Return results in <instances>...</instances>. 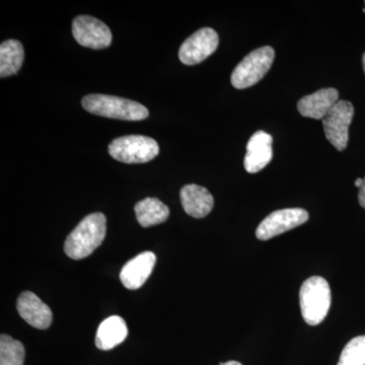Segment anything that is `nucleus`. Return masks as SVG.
Listing matches in <instances>:
<instances>
[{
	"mask_svg": "<svg viewBox=\"0 0 365 365\" xmlns=\"http://www.w3.org/2000/svg\"><path fill=\"white\" fill-rule=\"evenodd\" d=\"M128 335L126 322L119 316H112L106 319L98 326L96 334V346L98 349L111 350L123 343Z\"/></svg>",
	"mask_w": 365,
	"mask_h": 365,
	"instance_id": "nucleus-15",
	"label": "nucleus"
},
{
	"mask_svg": "<svg viewBox=\"0 0 365 365\" xmlns=\"http://www.w3.org/2000/svg\"><path fill=\"white\" fill-rule=\"evenodd\" d=\"M309 220V213L302 208H287L276 210L259 225L257 239L268 241L283 232L304 225Z\"/></svg>",
	"mask_w": 365,
	"mask_h": 365,
	"instance_id": "nucleus-7",
	"label": "nucleus"
},
{
	"mask_svg": "<svg viewBox=\"0 0 365 365\" xmlns=\"http://www.w3.org/2000/svg\"><path fill=\"white\" fill-rule=\"evenodd\" d=\"M337 365H365V336L353 338L346 344Z\"/></svg>",
	"mask_w": 365,
	"mask_h": 365,
	"instance_id": "nucleus-19",
	"label": "nucleus"
},
{
	"mask_svg": "<svg viewBox=\"0 0 365 365\" xmlns=\"http://www.w3.org/2000/svg\"><path fill=\"white\" fill-rule=\"evenodd\" d=\"M181 202L187 215L192 217L203 218L212 210L215 199L207 189L191 184L182 187Z\"/></svg>",
	"mask_w": 365,
	"mask_h": 365,
	"instance_id": "nucleus-14",
	"label": "nucleus"
},
{
	"mask_svg": "<svg viewBox=\"0 0 365 365\" xmlns=\"http://www.w3.org/2000/svg\"><path fill=\"white\" fill-rule=\"evenodd\" d=\"M107 218L101 212L91 213L78 223L67 237L64 252L73 260L90 256L104 242Z\"/></svg>",
	"mask_w": 365,
	"mask_h": 365,
	"instance_id": "nucleus-1",
	"label": "nucleus"
},
{
	"mask_svg": "<svg viewBox=\"0 0 365 365\" xmlns=\"http://www.w3.org/2000/svg\"><path fill=\"white\" fill-rule=\"evenodd\" d=\"M364 4H365V2H364Z\"/></svg>",
	"mask_w": 365,
	"mask_h": 365,
	"instance_id": "nucleus-24",
	"label": "nucleus"
},
{
	"mask_svg": "<svg viewBox=\"0 0 365 365\" xmlns=\"http://www.w3.org/2000/svg\"><path fill=\"white\" fill-rule=\"evenodd\" d=\"M109 153L118 162L145 163L158 157L160 146L150 137L127 135L114 139L110 143Z\"/></svg>",
	"mask_w": 365,
	"mask_h": 365,
	"instance_id": "nucleus-5",
	"label": "nucleus"
},
{
	"mask_svg": "<svg viewBox=\"0 0 365 365\" xmlns=\"http://www.w3.org/2000/svg\"><path fill=\"white\" fill-rule=\"evenodd\" d=\"M274 58L275 52L270 46H265L249 53L232 71L230 78L232 85L239 90L256 85L271 68Z\"/></svg>",
	"mask_w": 365,
	"mask_h": 365,
	"instance_id": "nucleus-4",
	"label": "nucleus"
},
{
	"mask_svg": "<svg viewBox=\"0 0 365 365\" xmlns=\"http://www.w3.org/2000/svg\"><path fill=\"white\" fill-rule=\"evenodd\" d=\"M135 210L137 222L143 227L160 225L169 218L170 210L165 204L158 198H145L136 203Z\"/></svg>",
	"mask_w": 365,
	"mask_h": 365,
	"instance_id": "nucleus-16",
	"label": "nucleus"
},
{
	"mask_svg": "<svg viewBox=\"0 0 365 365\" xmlns=\"http://www.w3.org/2000/svg\"><path fill=\"white\" fill-rule=\"evenodd\" d=\"M72 35L79 45L91 49H105L112 43V33L108 26L90 16H79L74 19Z\"/></svg>",
	"mask_w": 365,
	"mask_h": 365,
	"instance_id": "nucleus-8",
	"label": "nucleus"
},
{
	"mask_svg": "<svg viewBox=\"0 0 365 365\" xmlns=\"http://www.w3.org/2000/svg\"><path fill=\"white\" fill-rule=\"evenodd\" d=\"M339 101V93L336 88H322L312 95L300 98L297 110L300 115L312 119L323 120L334 106Z\"/></svg>",
	"mask_w": 365,
	"mask_h": 365,
	"instance_id": "nucleus-13",
	"label": "nucleus"
},
{
	"mask_svg": "<svg viewBox=\"0 0 365 365\" xmlns=\"http://www.w3.org/2000/svg\"><path fill=\"white\" fill-rule=\"evenodd\" d=\"M220 365H242L241 362L234 361V360H232V361H227L225 362V364H220Z\"/></svg>",
	"mask_w": 365,
	"mask_h": 365,
	"instance_id": "nucleus-22",
	"label": "nucleus"
},
{
	"mask_svg": "<svg viewBox=\"0 0 365 365\" xmlns=\"http://www.w3.org/2000/svg\"><path fill=\"white\" fill-rule=\"evenodd\" d=\"M302 318L311 326L325 319L331 307L330 285L325 278L313 276L302 283L299 290Z\"/></svg>",
	"mask_w": 365,
	"mask_h": 365,
	"instance_id": "nucleus-3",
	"label": "nucleus"
},
{
	"mask_svg": "<svg viewBox=\"0 0 365 365\" xmlns=\"http://www.w3.org/2000/svg\"><path fill=\"white\" fill-rule=\"evenodd\" d=\"M359 199L360 205L365 209V178L364 179V184L359 188Z\"/></svg>",
	"mask_w": 365,
	"mask_h": 365,
	"instance_id": "nucleus-20",
	"label": "nucleus"
},
{
	"mask_svg": "<svg viewBox=\"0 0 365 365\" xmlns=\"http://www.w3.org/2000/svg\"><path fill=\"white\" fill-rule=\"evenodd\" d=\"M157 257L153 252H143L125 264L120 272V280L127 289L143 287L155 268Z\"/></svg>",
	"mask_w": 365,
	"mask_h": 365,
	"instance_id": "nucleus-12",
	"label": "nucleus"
},
{
	"mask_svg": "<svg viewBox=\"0 0 365 365\" xmlns=\"http://www.w3.org/2000/svg\"><path fill=\"white\" fill-rule=\"evenodd\" d=\"M19 314L29 325L40 330H46L52 324L51 309L37 295L31 292H24L16 302Z\"/></svg>",
	"mask_w": 365,
	"mask_h": 365,
	"instance_id": "nucleus-10",
	"label": "nucleus"
},
{
	"mask_svg": "<svg viewBox=\"0 0 365 365\" xmlns=\"http://www.w3.org/2000/svg\"><path fill=\"white\" fill-rule=\"evenodd\" d=\"M272 143L273 138L270 134L265 131L255 132L247 144V153L244 160L247 172L256 174L267 167L273 158Z\"/></svg>",
	"mask_w": 365,
	"mask_h": 365,
	"instance_id": "nucleus-11",
	"label": "nucleus"
},
{
	"mask_svg": "<svg viewBox=\"0 0 365 365\" xmlns=\"http://www.w3.org/2000/svg\"><path fill=\"white\" fill-rule=\"evenodd\" d=\"M81 104L91 114L125 121H140L150 115L148 108L140 103L114 96L93 93L86 96Z\"/></svg>",
	"mask_w": 365,
	"mask_h": 365,
	"instance_id": "nucleus-2",
	"label": "nucleus"
},
{
	"mask_svg": "<svg viewBox=\"0 0 365 365\" xmlns=\"http://www.w3.org/2000/svg\"><path fill=\"white\" fill-rule=\"evenodd\" d=\"M25 347L11 336L2 334L0 337V365H24Z\"/></svg>",
	"mask_w": 365,
	"mask_h": 365,
	"instance_id": "nucleus-18",
	"label": "nucleus"
},
{
	"mask_svg": "<svg viewBox=\"0 0 365 365\" xmlns=\"http://www.w3.org/2000/svg\"><path fill=\"white\" fill-rule=\"evenodd\" d=\"M354 108L348 101H338L323 119L324 131L329 143L336 150L342 151L347 148L349 126L351 124Z\"/></svg>",
	"mask_w": 365,
	"mask_h": 365,
	"instance_id": "nucleus-6",
	"label": "nucleus"
},
{
	"mask_svg": "<svg viewBox=\"0 0 365 365\" xmlns=\"http://www.w3.org/2000/svg\"><path fill=\"white\" fill-rule=\"evenodd\" d=\"M25 58L23 45L16 40H7L0 46V76H14L20 71Z\"/></svg>",
	"mask_w": 365,
	"mask_h": 365,
	"instance_id": "nucleus-17",
	"label": "nucleus"
},
{
	"mask_svg": "<svg viewBox=\"0 0 365 365\" xmlns=\"http://www.w3.org/2000/svg\"><path fill=\"white\" fill-rule=\"evenodd\" d=\"M362 62H364V72H365V53L364 55V58H362Z\"/></svg>",
	"mask_w": 365,
	"mask_h": 365,
	"instance_id": "nucleus-23",
	"label": "nucleus"
},
{
	"mask_svg": "<svg viewBox=\"0 0 365 365\" xmlns=\"http://www.w3.org/2000/svg\"><path fill=\"white\" fill-rule=\"evenodd\" d=\"M362 184H364V179H361V178H359V179L355 181V186H356L357 188H360V187L362 186Z\"/></svg>",
	"mask_w": 365,
	"mask_h": 365,
	"instance_id": "nucleus-21",
	"label": "nucleus"
},
{
	"mask_svg": "<svg viewBox=\"0 0 365 365\" xmlns=\"http://www.w3.org/2000/svg\"><path fill=\"white\" fill-rule=\"evenodd\" d=\"M220 38L213 29H200L182 43L179 58L186 66H195L215 53Z\"/></svg>",
	"mask_w": 365,
	"mask_h": 365,
	"instance_id": "nucleus-9",
	"label": "nucleus"
}]
</instances>
